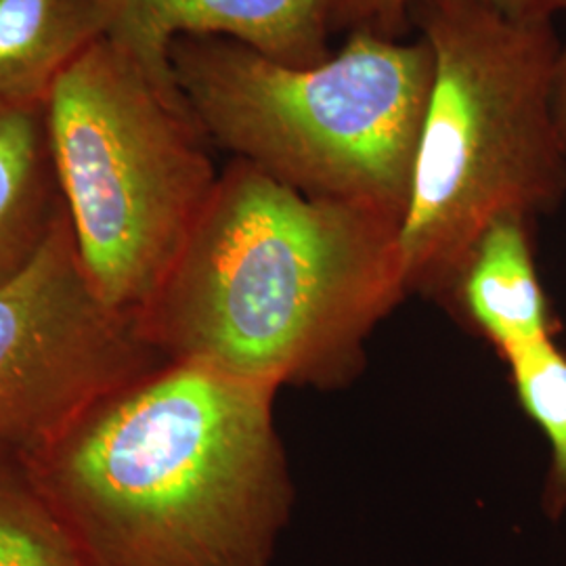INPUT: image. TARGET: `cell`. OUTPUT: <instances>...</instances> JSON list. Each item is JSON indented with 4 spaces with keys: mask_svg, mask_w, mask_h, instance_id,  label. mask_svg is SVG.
Segmentation results:
<instances>
[{
    "mask_svg": "<svg viewBox=\"0 0 566 566\" xmlns=\"http://www.w3.org/2000/svg\"><path fill=\"white\" fill-rule=\"evenodd\" d=\"M399 229L233 158L137 317L143 340L163 361L273 390L348 385L407 296Z\"/></svg>",
    "mask_w": 566,
    "mask_h": 566,
    "instance_id": "6da1fadb",
    "label": "cell"
},
{
    "mask_svg": "<svg viewBox=\"0 0 566 566\" xmlns=\"http://www.w3.org/2000/svg\"><path fill=\"white\" fill-rule=\"evenodd\" d=\"M275 395L163 361L23 462L86 566H269L294 507Z\"/></svg>",
    "mask_w": 566,
    "mask_h": 566,
    "instance_id": "7a4b0ae2",
    "label": "cell"
},
{
    "mask_svg": "<svg viewBox=\"0 0 566 566\" xmlns=\"http://www.w3.org/2000/svg\"><path fill=\"white\" fill-rule=\"evenodd\" d=\"M434 61L399 240L405 292L446 301L465 254L506 214L535 219L566 193L554 116L560 41L481 0H420Z\"/></svg>",
    "mask_w": 566,
    "mask_h": 566,
    "instance_id": "3957f363",
    "label": "cell"
},
{
    "mask_svg": "<svg viewBox=\"0 0 566 566\" xmlns=\"http://www.w3.org/2000/svg\"><path fill=\"white\" fill-rule=\"evenodd\" d=\"M170 61L208 142L313 198L403 219L432 86L428 42L355 30L315 65L182 36Z\"/></svg>",
    "mask_w": 566,
    "mask_h": 566,
    "instance_id": "277c9868",
    "label": "cell"
},
{
    "mask_svg": "<svg viewBox=\"0 0 566 566\" xmlns=\"http://www.w3.org/2000/svg\"><path fill=\"white\" fill-rule=\"evenodd\" d=\"M61 198L95 292L139 317L181 250L219 170L182 95L103 39L49 103Z\"/></svg>",
    "mask_w": 566,
    "mask_h": 566,
    "instance_id": "5b68a950",
    "label": "cell"
},
{
    "mask_svg": "<svg viewBox=\"0 0 566 566\" xmlns=\"http://www.w3.org/2000/svg\"><path fill=\"white\" fill-rule=\"evenodd\" d=\"M163 364L88 280L67 212L0 282V455L28 458L86 407Z\"/></svg>",
    "mask_w": 566,
    "mask_h": 566,
    "instance_id": "8992f818",
    "label": "cell"
},
{
    "mask_svg": "<svg viewBox=\"0 0 566 566\" xmlns=\"http://www.w3.org/2000/svg\"><path fill=\"white\" fill-rule=\"evenodd\" d=\"M107 39L164 91L177 93L170 51L182 36L242 42L285 65H315L332 55L329 25L340 0H99Z\"/></svg>",
    "mask_w": 566,
    "mask_h": 566,
    "instance_id": "52a82bcc",
    "label": "cell"
},
{
    "mask_svg": "<svg viewBox=\"0 0 566 566\" xmlns=\"http://www.w3.org/2000/svg\"><path fill=\"white\" fill-rule=\"evenodd\" d=\"M531 219L506 214L495 219L465 254L446 303L504 357L554 340V322L539 282Z\"/></svg>",
    "mask_w": 566,
    "mask_h": 566,
    "instance_id": "ba28073f",
    "label": "cell"
},
{
    "mask_svg": "<svg viewBox=\"0 0 566 566\" xmlns=\"http://www.w3.org/2000/svg\"><path fill=\"white\" fill-rule=\"evenodd\" d=\"M63 214L46 103L0 102V282L41 250Z\"/></svg>",
    "mask_w": 566,
    "mask_h": 566,
    "instance_id": "9c48e42d",
    "label": "cell"
},
{
    "mask_svg": "<svg viewBox=\"0 0 566 566\" xmlns=\"http://www.w3.org/2000/svg\"><path fill=\"white\" fill-rule=\"evenodd\" d=\"M103 39L99 0H0V102L49 103L61 76Z\"/></svg>",
    "mask_w": 566,
    "mask_h": 566,
    "instance_id": "30bf717a",
    "label": "cell"
},
{
    "mask_svg": "<svg viewBox=\"0 0 566 566\" xmlns=\"http://www.w3.org/2000/svg\"><path fill=\"white\" fill-rule=\"evenodd\" d=\"M0 566H86L21 458L0 455Z\"/></svg>",
    "mask_w": 566,
    "mask_h": 566,
    "instance_id": "8fae6325",
    "label": "cell"
},
{
    "mask_svg": "<svg viewBox=\"0 0 566 566\" xmlns=\"http://www.w3.org/2000/svg\"><path fill=\"white\" fill-rule=\"evenodd\" d=\"M506 364L518 401L552 449L544 510L558 521L566 510V353L546 340L514 353Z\"/></svg>",
    "mask_w": 566,
    "mask_h": 566,
    "instance_id": "7c38bea8",
    "label": "cell"
},
{
    "mask_svg": "<svg viewBox=\"0 0 566 566\" xmlns=\"http://www.w3.org/2000/svg\"><path fill=\"white\" fill-rule=\"evenodd\" d=\"M420 0H340L336 21L355 30L399 39Z\"/></svg>",
    "mask_w": 566,
    "mask_h": 566,
    "instance_id": "4fadbf2b",
    "label": "cell"
},
{
    "mask_svg": "<svg viewBox=\"0 0 566 566\" xmlns=\"http://www.w3.org/2000/svg\"><path fill=\"white\" fill-rule=\"evenodd\" d=\"M506 20L521 23H552L556 13H566V0H481Z\"/></svg>",
    "mask_w": 566,
    "mask_h": 566,
    "instance_id": "5bb4252c",
    "label": "cell"
},
{
    "mask_svg": "<svg viewBox=\"0 0 566 566\" xmlns=\"http://www.w3.org/2000/svg\"><path fill=\"white\" fill-rule=\"evenodd\" d=\"M554 116L566 149V41L560 42L554 70Z\"/></svg>",
    "mask_w": 566,
    "mask_h": 566,
    "instance_id": "9a60e30c",
    "label": "cell"
}]
</instances>
